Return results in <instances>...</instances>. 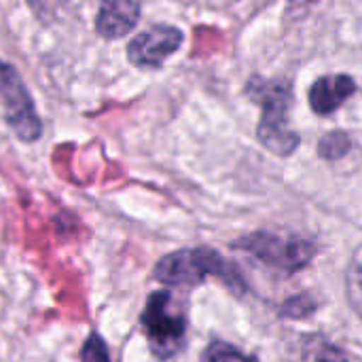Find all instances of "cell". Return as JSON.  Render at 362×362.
I'll return each mask as SVG.
<instances>
[{"label": "cell", "mask_w": 362, "mask_h": 362, "mask_svg": "<svg viewBox=\"0 0 362 362\" xmlns=\"http://www.w3.org/2000/svg\"><path fill=\"white\" fill-rule=\"evenodd\" d=\"M153 276L155 280L168 286H197L208 276H214L233 295H246L248 291V284L244 282L240 269L208 246L182 248L172 255H165L155 265Z\"/></svg>", "instance_id": "1"}, {"label": "cell", "mask_w": 362, "mask_h": 362, "mask_svg": "<svg viewBox=\"0 0 362 362\" xmlns=\"http://www.w3.org/2000/svg\"><path fill=\"white\" fill-rule=\"evenodd\" d=\"M246 95L263 106L259 123V140L276 155H291L299 146V136L288 127V112L293 106V89L286 81H272L252 76L246 83Z\"/></svg>", "instance_id": "2"}, {"label": "cell", "mask_w": 362, "mask_h": 362, "mask_svg": "<svg viewBox=\"0 0 362 362\" xmlns=\"http://www.w3.org/2000/svg\"><path fill=\"white\" fill-rule=\"evenodd\" d=\"M142 327L155 358L170 361L185 348L187 316L174 310L168 291H155L148 295L142 312Z\"/></svg>", "instance_id": "3"}, {"label": "cell", "mask_w": 362, "mask_h": 362, "mask_svg": "<svg viewBox=\"0 0 362 362\" xmlns=\"http://www.w3.org/2000/svg\"><path fill=\"white\" fill-rule=\"evenodd\" d=\"M233 250L246 252L257 261L284 272L295 274L303 269L316 255V246L303 238H284L269 231H255L248 233L231 244Z\"/></svg>", "instance_id": "4"}, {"label": "cell", "mask_w": 362, "mask_h": 362, "mask_svg": "<svg viewBox=\"0 0 362 362\" xmlns=\"http://www.w3.org/2000/svg\"><path fill=\"white\" fill-rule=\"evenodd\" d=\"M0 98L4 121L13 129V134L23 142L38 140L42 123L36 115L34 102L15 68L6 62H0Z\"/></svg>", "instance_id": "5"}, {"label": "cell", "mask_w": 362, "mask_h": 362, "mask_svg": "<svg viewBox=\"0 0 362 362\" xmlns=\"http://www.w3.org/2000/svg\"><path fill=\"white\" fill-rule=\"evenodd\" d=\"M182 45V32L172 25H155L142 34H138L129 47L127 57L134 66L140 68H159L165 57L178 51Z\"/></svg>", "instance_id": "6"}, {"label": "cell", "mask_w": 362, "mask_h": 362, "mask_svg": "<svg viewBox=\"0 0 362 362\" xmlns=\"http://www.w3.org/2000/svg\"><path fill=\"white\" fill-rule=\"evenodd\" d=\"M140 17V0H100L95 30L100 36L115 40L132 32Z\"/></svg>", "instance_id": "7"}, {"label": "cell", "mask_w": 362, "mask_h": 362, "mask_svg": "<svg viewBox=\"0 0 362 362\" xmlns=\"http://www.w3.org/2000/svg\"><path fill=\"white\" fill-rule=\"evenodd\" d=\"M356 91V83L348 74H329L320 76L310 89V106L316 115L335 112L352 93Z\"/></svg>", "instance_id": "8"}, {"label": "cell", "mask_w": 362, "mask_h": 362, "mask_svg": "<svg viewBox=\"0 0 362 362\" xmlns=\"http://www.w3.org/2000/svg\"><path fill=\"white\" fill-rule=\"evenodd\" d=\"M346 293H348V301L352 310L362 320V246L354 252L350 261L348 276H346Z\"/></svg>", "instance_id": "9"}, {"label": "cell", "mask_w": 362, "mask_h": 362, "mask_svg": "<svg viewBox=\"0 0 362 362\" xmlns=\"http://www.w3.org/2000/svg\"><path fill=\"white\" fill-rule=\"evenodd\" d=\"M303 362H348L344 352L322 337H312L303 346Z\"/></svg>", "instance_id": "10"}, {"label": "cell", "mask_w": 362, "mask_h": 362, "mask_svg": "<svg viewBox=\"0 0 362 362\" xmlns=\"http://www.w3.org/2000/svg\"><path fill=\"white\" fill-rule=\"evenodd\" d=\"M202 362H259V358L240 352V350H238L235 346H231V344L212 341V344L204 350Z\"/></svg>", "instance_id": "11"}, {"label": "cell", "mask_w": 362, "mask_h": 362, "mask_svg": "<svg viewBox=\"0 0 362 362\" xmlns=\"http://www.w3.org/2000/svg\"><path fill=\"white\" fill-rule=\"evenodd\" d=\"M348 151H350V136L346 132H331V134H327L320 140V146H318L320 157L331 159V161L341 159Z\"/></svg>", "instance_id": "12"}, {"label": "cell", "mask_w": 362, "mask_h": 362, "mask_svg": "<svg viewBox=\"0 0 362 362\" xmlns=\"http://www.w3.org/2000/svg\"><path fill=\"white\" fill-rule=\"evenodd\" d=\"M81 362H110L108 346L98 333H91L85 339V344L81 348Z\"/></svg>", "instance_id": "13"}, {"label": "cell", "mask_w": 362, "mask_h": 362, "mask_svg": "<svg viewBox=\"0 0 362 362\" xmlns=\"http://www.w3.org/2000/svg\"><path fill=\"white\" fill-rule=\"evenodd\" d=\"M314 308H316V303H314L310 297L301 295V297L291 299V301L284 305V312H282V314H284V316H293V318H301V316L314 312Z\"/></svg>", "instance_id": "14"}, {"label": "cell", "mask_w": 362, "mask_h": 362, "mask_svg": "<svg viewBox=\"0 0 362 362\" xmlns=\"http://www.w3.org/2000/svg\"><path fill=\"white\" fill-rule=\"evenodd\" d=\"M301 2H310V0H293V4H301Z\"/></svg>", "instance_id": "15"}]
</instances>
